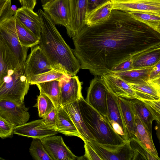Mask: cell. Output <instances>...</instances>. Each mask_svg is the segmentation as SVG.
Segmentation results:
<instances>
[{
	"mask_svg": "<svg viewBox=\"0 0 160 160\" xmlns=\"http://www.w3.org/2000/svg\"><path fill=\"white\" fill-rule=\"evenodd\" d=\"M29 151L35 160H52L44 148L40 139L32 138Z\"/></svg>",
	"mask_w": 160,
	"mask_h": 160,
	"instance_id": "cell-33",
	"label": "cell"
},
{
	"mask_svg": "<svg viewBox=\"0 0 160 160\" xmlns=\"http://www.w3.org/2000/svg\"><path fill=\"white\" fill-rule=\"evenodd\" d=\"M41 140L52 160H74L78 158L67 147L61 136L53 135Z\"/></svg>",
	"mask_w": 160,
	"mask_h": 160,
	"instance_id": "cell-13",
	"label": "cell"
},
{
	"mask_svg": "<svg viewBox=\"0 0 160 160\" xmlns=\"http://www.w3.org/2000/svg\"><path fill=\"white\" fill-rule=\"evenodd\" d=\"M131 148L137 154V160H160L151 153L136 138H131L129 140Z\"/></svg>",
	"mask_w": 160,
	"mask_h": 160,
	"instance_id": "cell-31",
	"label": "cell"
},
{
	"mask_svg": "<svg viewBox=\"0 0 160 160\" xmlns=\"http://www.w3.org/2000/svg\"><path fill=\"white\" fill-rule=\"evenodd\" d=\"M12 133L41 139L55 135L58 133V132L47 126L42 118L15 126L13 128Z\"/></svg>",
	"mask_w": 160,
	"mask_h": 160,
	"instance_id": "cell-17",
	"label": "cell"
},
{
	"mask_svg": "<svg viewBox=\"0 0 160 160\" xmlns=\"http://www.w3.org/2000/svg\"><path fill=\"white\" fill-rule=\"evenodd\" d=\"M102 160H136L137 153L131 148L129 141L119 144L88 141Z\"/></svg>",
	"mask_w": 160,
	"mask_h": 160,
	"instance_id": "cell-6",
	"label": "cell"
},
{
	"mask_svg": "<svg viewBox=\"0 0 160 160\" xmlns=\"http://www.w3.org/2000/svg\"><path fill=\"white\" fill-rule=\"evenodd\" d=\"M160 79V61L153 67L150 73L149 80Z\"/></svg>",
	"mask_w": 160,
	"mask_h": 160,
	"instance_id": "cell-42",
	"label": "cell"
},
{
	"mask_svg": "<svg viewBox=\"0 0 160 160\" xmlns=\"http://www.w3.org/2000/svg\"><path fill=\"white\" fill-rule=\"evenodd\" d=\"M131 102L134 113L139 117L146 128L152 133V126L154 118L144 102L135 99H129Z\"/></svg>",
	"mask_w": 160,
	"mask_h": 160,
	"instance_id": "cell-28",
	"label": "cell"
},
{
	"mask_svg": "<svg viewBox=\"0 0 160 160\" xmlns=\"http://www.w3.org/2000/svg\"><path fill=\"white\" fill-rule=\"evenodd\" d=\"M38 13L42 25L38 45L52 67L64 74L76 76L80 66L72 50L65 42L49 16L41 9Z\"/></svg>",
	"mask_w": 160,
	"mask_h": 160,
	"instance_id": "cell-2",
	"label": "cell"
},
{
	"mask_svg": "<svg viewBox=\"0 0 160 160\" xmlns=\"http://www.w3.org/2000/svg\"><path fill=\"white\" fill-rule=\"evenodd\" d=\"M21 7L33 10L37 4V0H18Z\"/></svg>",
	"mask_w": 160,
	"mask_h": 160,
	"instance_id": "cell-43",
	"label": "cell"
},
{
	"mask_svg": "<svg viewBox=\"0 0 160 160\" xmlns=\"http://www.w3.org/2000/svg\"><path fill=\"white\" fill-rule=\"evenodd\" d=\"M24 103L17 104L11 101L0 100V116L15 127L26 123L30 115Z\"/></svg>",
	"mask_w": 160,
	"mask_h": 160,
	"instance_id": "cell-10",
	"label": "cell"
},
{
	"mask_svg": "<svg viewBox=\"0 0 160 160\" xmlns=\"http://www.w3.org/2000/svg\"><path fill=\"white\" fill-rule=\"evenodd\" d=\"M107 102L108 120L115 132L124 140L128 141V133L118 103V97L108 91Z\"/></svg>",
	"mask_w": 160,
	"mask_h": 160,
	"instance_id": "cell-11",
	"label": "cell"
},
{
	"mask_svg": "<svg viewBox=\"0 0 160 160\" xmlns=\"http://www.w3.org/2000/svg\"><path fill=\"white\" fill-rule=\"evenodd\" d=\"M113 9L160 15V0H112Z\"/></svg>",
	"mask_w": 160,
	"mask_h": 160,
	"instance_id": "cell-9",
	"label": "cell"
},
{
	"mask_svg": "<svg viewBox=\"0 0 160 160\" xmlns=\"http://www.w3.org/2000/svg\"><path fill=\"white\" fill-rule=\"evenodd\" d=\"M78 100L61 106L68 115L84 141L95 139L86 126L81 116Z\"/></svg>",
	"mask_w": 160,
	"mask_h": 160,
	"instance_id": "cell-18",
	"label": "cell"
},
{
	"mask_svg": "<svg viewBox=\"0 0 160 160\" xmlns=\"http://www.w3.org/2000/svg\"><path fill=\"white\" fill-rule=\"evenodd\" d=\"M0 159H2H2H3L2 158H0Z\"/></svg>",
	"mask_w": 160,
	"mask_h": 160,
	"instance_id": "cell-46",
	"label": "cell"
},
{
	"mask_svg": "<svg viewBox=\"0 0 160 160\" xmlns=\"http://www.w3.org/2000/svg\"><path fill=\"white\" fill-rule=\"evenodd\" d=\"M72 40L80 68L100 77L123 62L160 49V33L128 12L114 9L107 19L86 25Z\"/></svg>",
	"mask_w": 160,
	"mask_h": 160,
	"instance_id": "cell-1",
	"label": "cell"
},
{
	"mask_svg": "<svg viewBox=\"0 0 160 160\" xmlns=\"http://www.w3.org/2000/svg\"><path fill=\"white\" fill-rule=\"evenodd\" d=\"M21 22L34 34L40 38L42 31L41 20L38 13L29 9L21 7L14 14Z\"/></svg>",
	"mask_w": 160,
	"mask_h": 160,
	"instance_id": "cell-20",
	"label": "cell"
},
{
	"mask_svg": "<svg viewBox=\"0 0 160 160\" xmlns=\"http://www.w3.org/2000/svg\"><path fill=\"white\" fill-rule=\"evenodd\" d=\"M64 74L62 72L52 68L48 71L33 76L30 78L29 81L31 85H36L52 80H59Z\"/></svg>",
	"mask_w": 160,
	"mask_h": 160,
	"instance_id": "cell-34",
	"label": "cell"
},
{
	"mask_svg": "<svg viewBox=\"0 0 160 160\" xmlns=\"http://www.w3.org/2000/svg\"><path fill=\"white\" fill-rule=\"evenodd\" d=\"M41 3L42 4V6L44 5L47 4L49 3L50 2L52 1V0H41Z\"/></svg>",
	"mask_w": 160,
	"mask_h": 160,
	"instance_id": "cell-45",
	"label": "cell"
},
{
	"mask_svg": "<svg viewBox=\"0 0 160 160\" xmlns=\"http://www.w3.org/2000/svg\"><path fill=\"white\" fill-rule=\"evenodd\" d=\"M24 66L18 65L14 70H8L0 86V100L9 101L18 105L24 103L30 85L24 73Z\"/></svg>",
	"mask_w": 160,
	"mask_h": 160,
	"instance_id": "cell-5",
	"label": "cell"
},
{
	"mask_svg": "<svg viewBox=\"0 0 160 160\" xmlns=\"http://www.w3.org/2000/svg\"><path fill=\"white\" fill-rule=\"evenodd\" d=\"M145 103L158 123L160 122V100H142Z\"/></svg>",
	"mask_w": 160,
	"mask_h": 160,
	"instance_id": "cell-36",
	"label": "cell"
},
{
	"mask_svg": "<svg viewBox=\"0 0 160 160\" xmlns=\"http://www.w3.org/2000/svg\"><path fill=\"white\" fill-rule=\"evenodd\" d=\"M134 135L153 155L159 158L152 140V133L146 128L138 116L134 113Z\"/></svg>",
	"mask_w": 160,
	"mask_h": 160,
	"instance_id": "cell-22",
	"label": "cell"
},
{
	"mask_svg": "<svg viewBox=\"0 0 160 160\" xmlns=\"http://www.w3.org/2000/svg\"><path fill=\"white\" fill-rule=\"evenodd\" d=\"M160 61V49L151 51L132 59L133 69L152 66Z\"/></svg>",
	"mask_w": 160,
	"mask_h": 160,
	"instance_id": "cell-29",
	"label": "cell"
},
{
	"mask_svg": "<svg viewBox=\"0 0 160 160\" xmlns=\"http://www.w3.org/2000/svg\"><path fill=\"white\" fill-rule=\"evenodd\" d=\"M69 0L71 18L69 24L66 30L68 36L72 38L86 25L87 0Z\"/></svg>",
	"mask_w": 160,
	"mask_h": 160,
	"instance_id": "cell-12",
	"label": "cell"
},
{
	"mask_svg": "<svg viewBox=\"0 0 160 160\" xmlns=\"http://www.w3.org/2000/svg\"><path fill=\"white\" fill-rule=\"evenodd\" d=\"M8 0H0V10L5 5Z\"/></svg>",
	"mask_w": 160,
	"mask_h": 160,
	"instance_id": "cell-44",
	"label": "cell"
},
{
	"mask_svg": "<svg viewBox=\"0 0 160 160\" xmlns=\"http://www.w3.org/2000/svg\"><path fill=\"white\" fill-rule=\"evenodd\" d=\"M111 0H87V14Z\"/></svg>",
	"mask_w": 160,
	"mask_h": 160,
	"instance_id": "cell-40",
	"label": "cell"
},
{
	"mask_svg": "<svg viewBox=\"0 0 160 160\" xmlns=\"http://www.w3.org/2000/svg\"><path fill=\"white\" fill-rule=\"evenodd\" d=\"M85 153L84 155L86 160H102L96 152L87 141H84Z\"/></svg>",
	"mask_w": 160,
	"mask_h": 160,
	"instance_id": "cell-39",
	"label": "cell"
},
{
	"mask_svg": "<svg viewBox=\"0 0 160 160\" xmlns=\"http://www.w3.org/2000/svg\"><path fill=\"white\" fill-rule=\"evenodd\" d=\"M118 100L128 133L129 140L135 138L134 114L129 99L118 97Z\"/></svg>",
	"mask_w": 160,
	"mask_h": 160,
	"instance_id": "cell-24",
	"label": "cell"
},
{
	"mask_svg": "<svg viewBox=\"0 0 160 160\" xmlns=\"http://www.w3.org/2000/svg\"><path fill=\"white\" fill-rule=\"evenodd\" d=\"M80 113L87 128L100 143L119 144L127 141L113 130L103 116L88 104L83 97L78 100Z\"/></svg>",
	"mask_w": 160,
	"mask_h": 160,
	"instance_id": "cell-3",
	"label": "cell"
},
{
	"mask_svg": "<svg viewBox=\"0 0 160 160\" xmlns=\"http://www.w3.org/2000/svg\"><path fill=\"white\" fill-rule=\"evenodd\" d=\"M100 78L108 91L112 95L127 99H139L130 85L114 74L104 73Z\"/></svg>",
	"mask_w": 160,
	"mask_h": 160,
	"instance_id": "cell-15",
	"label": "cell"
},
{
	"mask_svg": "<svg viewBox=\"0 0 160 160\" xmlns=\"http://www.w3.org/2000/svg\"><path fill=\"white\" fill-rule=\"evenodd\" d=\"M42 119L44 123L47 126L56 130L57 122L56 108L53 109L48 114Z\"/></svg>",
	"mask_w": 160,
	"mask_h": 160,
	"instance_id": "cell-38",
	"label": "cell"
},
{
	"mask_svg": "<svg viewBox=\"0 0 160 160\" xmlns=\"http://www.w3.org/2000/svg\"><path fill=\"white\" fill-rule=\"evenodd\" d=\"M108 91L100 77H95L91 81L87 91L86 102L97 111L107 117V96Z\"/></svg>",
	"mask_w": 160,
	"mask_h": 160,
	"instance_id": "cell-8",
	"label": "cell"
},
{
	"mask_svg": "<svg viewBox=\"0 0 160 160\" xmlns=\"http://www.w3.org/2000/svg\"><path fill=\"white\" fill-rule=\"evenodd\" d=\"M128 84L135 91L139 99L160 100V79L140 84Z\"/></svg>",
	"mask_w": 160,
	"mask_h": 160,
	"instance_id": "cell-19",
	"label": "cell"
},
{
	"mask_svg": "<svg viewBox=\"0 0 160 160\" xmlns=\"http://www.w3.org/2000/svg\"></svg>",
	"mask_w": 160,
	"mask_h": 160,
	"instance_id": "cell-47",
	"label": "cell"
},
{
	"mask_svg": "<svg viewBox=\"0 0 160 160\" xmlns=\"http://www.w3.org/2000/svg\"><path fill=\"white\" fill-rule=\"evenodd\" d=\"M112 9L111 1L98 7L87 14L86 25L91 26L105 21L109 17Z\"/></svg>",
	"mask_w": 160,
	"mask_h": 160,
	"instance_id": "cell-26",
	"label": "cell"
},
{
	"mask_svg": "<svg viewBox=\"0 0 160 160\" xmlns=\"http://www.w3.org/2000/svg\"><path fill=\"white\" fill-rule=\"evenodd\" d=\"M36 85L40 91L43 92L51 99L56 109L60 106V88L59 80H52Z\"/></svg>",
	"mask_w": 160,
	"mask_h": 160,
	"instance_id": "cell-27",
	"label": "cell"
},
{
	"mask_svg": "<svg viewBox=\"0 0 160 160\" xmlns=\"http://www.w3.org/2000/svg\"><path fill=\"white\" fill-rule=\"evenodd\" d=\"M9 69L4 45L0 36V86L3 83L5 77L7 75Z\"/></svg>",
	"mask_w": 160,
	"mask_h": 160,
	"instance_id": "cell-35",
	"label": "cell"
},
{
	"mask_svg": "<svg viewBox=\"0 0 160 160\" xmlns=\"http://www.w3.org/2000/svg\"><path fill=\"white\" fill-rule=\"evenodd\" d=\"M59 81L60 88V106L78 100L82 97V82L79 81L76 75L70 76L64 74Z\"/></svg>",
	"mask_w": 160,
	"mask_h": 160,
	"instance_id": "cell-14",
	"label": "cell"
},
{
	"mask_svg": "<svg viewBox=\"0 0 160 160\" xmlns=\"http://www.w3.org/2000/svg\"><path fill=\"white\" fill-rule=\"evenodd\" d=\"M40 92L37 103L34 107L38 108L39 117L43 118L56 108L51 99L43 92Z\"/></svg>",
	"mask_w": 160,
	"mask_h": 160,
	"instance_id": "cell-32",
	"label": "cell"
},
{
	"mask_svg": "<svg viewBox=\"0 0 160 160\" xmlns=\"http://www.w3.org/2000/svg\"><path fill=\"white\" fill-rule=\"evenodd\" d=\"M15 126L0 116V137L5 138L11 136Z\"/></svg>",
	"mask_w": 160,
	"mask_h": 160,
	"instance_id": "cell-37",
	"label": "cell"
},
{
	"mask_svg": "<svg viewBox=\"0 0 160 160\" xmlns=\"http://www.w3.org/2000/svg\"><path fill=\"white\" fill-rule=\"evenodd\" d=\"M31 50L25 62L24 73L28 80L34 75L48 71L53 68L41 47L36 45Z\"/></svg>",
	"mask_w": 160,
	"mask_h": 160,
	"instance_id": "cell-7",
	"label": "cell"
},
{
	"mask_svg": "<svg viewBox=\"0 0 160 160\" xmlns=\"http://www.w3.org/2000/svg\"><path fill=\"white\" fill-rule=\"evenodd\" d=\"M16 32L21 44L27 48H32L38 44L40 38L36 35L14 15Z\"/></svg>",
	"mask_w": 160,
	"mask_h": 160,
	"instance_id": "cell-25",
	"label": "cell"
},
{
	"mask_svg": "<svg viewBox=\"0 0 160 160\" xmlns=\"http://www.w3.org/2000/svg\"><path fill=\"white\" fill-rule=\"evenodd\" d=\"M42 6L55 24L68 27L71 18L69 0H52Z\"/></svg>",
	"mask_w": 160,
	"mask_h": 160,
	"instance_id": "cell-16",
	"label": "cell"
},
{
	"mask_svg": "<svg viewBox=\"0 0 160 160\" xmlns=\"http://www.w3.org/2000/svg\"><path fill=\"white\" fill-rule=\"evenodd\" d=\"M0 36L3 42L9 69L19 65H24L29 48L22 46L17 36L14 15L0 27Z\"/></svg>",
	"mask_w": 160,
	"mask_h": 160,
	"instance_id": "cell-4",
	"label": "cell"
},
{
	"mask_svg": "<svg viewBox=\"0 0 160 160\" xmlns=\"http://www.w3.org/2000/svg\"><path fill=\"white\" fill-rule=\"evenodd\" d=\"M128 12L135 19L160 33V15L139 12Z\"/></svg>",
	"mask_w": 160,
	"mask_h": 160,
	"instance_id": "cell-30",
	"label": "cell"
},
{
	"mask_svg": "<svg viewBox=\"0 0 160 160\" xmlns=\"http://www.w3.org/2000/svg\"><path fill=\"white\" fill-rule=\"evenodd\" d=\"M132 69H133L132 59H130L118 65L114 68L111 72H122Z\"/></svg>",
	"mask_w": 160,
	"mask_h": 160,
	"instance_id": "cell-41",
	"label": "cell"
},
{
	"mask_svg": "<svg viewBox=\"0 0 160 160\" xmlns=\"http://www.w3.org/2000/svg\"><path fill=\"white\" fill-rule=\"evenodd\" d=\"M154 66L122 72H112L110 73L116 75L128 84L142 83L149 80L150 73Z\"/></svg>",
	"mask_w": 160,
	"mask_h": 160,
	"instance_id": "cell-21",
	"label": "cell"
},
{
	"mask_svg": "<svg viewBox=\"0 0 160 160\" xmlns=\"http://www.w3.org/2000/svg\"><path fill=\"white\" fill-rule=\"evenodd\" d=\"M56 130L68 136H74L82 138L70 118L63 108L60 106L57 109Z\"/></svg>",
	"mask_w": 160,
	"mask_h": 160,
	"instance_id": "cell-23",
	"label": "cell"
}]
</instances>
